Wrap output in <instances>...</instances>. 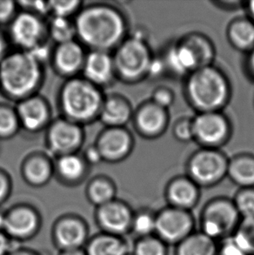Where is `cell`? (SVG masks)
Wrapping results in <instances>:
<instances>
[{
	"label": "cell",
	"mask_w": 254,
	"mask_h": 255,
	"mask_svg": "<svg viewBox=\"0 0 254 255\" xmlns=\"http://www.w3.org/2000/svg\"><path fill=\"white\" fill-rule=\"evenodd\" d=\"M74 25L76 36L91 51L117 48L128 37V24L124 14L106 4L85 7L79 11Z\"/></svg>",
	"instance_id": "1"
},
{
	"label": "cell",
	"mask_w": 254,
	"mask_h": 255,
	"mask_svg": "<svg viewBox=\"0 0 254 255\" xmlns=\"http://www.w3.org/2000/svg\"><path fill=\"white\" fill-rule=\"evenodd\" d=\"M184 94L196 114L223 112L232 100L233 87L226 73L213 64L186 77Z\"/></svg>",
	"instance_id": "2"
},
{
	"label": "cell",
	"mask_w": 254,
	"mask_h": 255,
	"mask_svg": "<svg viewBox=\"0 0 254 255\" xmlns=\"http://www.w3.org/2000/svg\"><path fill=\"white\" fill-rule=\"evenodd\" d=\"M41 79V65L25 51L5 55L0 61V87L12 99L32 96Z\"/></svg>",
	"instance_id": "3"
},
{
	"label": "cell",
	"mask_w": 254,
	"mask_h": 255,
	"mask_svg": "<svg viewBox=\"0 0 254 255\" xmlns=\"http://www.w3.org/2000/svg\"><path fill=\"white\" fill-rule=\"evenodd\" d=\"M60 107L65 119L77 124L100 117L104 99L100 87L83 79H71L60 93Z\"/></svg>",
	"instance_id": "4"
},
{
	"label": "cell",
	"mask_w": 254,
	"mask_h": 255,
	"mask_svg": "<svg viewBox=\"0 0 254 255\" xmlns=\"http://www.w3.org/2000/svg\"><path fill=\"white\" fill-rule=\"evenodd\" d=\"M241 220L233 199L214 197L206 201L199 213V231L220 242L234 235Z\"/></svg>",
	"instance_id": "5"
},
{
	"label": "cell",
	"mask_w": 254,
	"mask_h": 255,
	"mask_svg": "<svg viewBox=\"0 0 254 255\" xmlns=\"http://www.w3.org/2000/svg\"><path fill=\"white\" fill-rule=\"evenodd\" d=\"M154 53L148 41L128 36L115 49L114 56L116 75L128 84L147 79L148 69Z\"/></svg>",
	"instance_id": "6"
},
{
	"label": "cell",
	"mask_w": 254,
	"mask_h": 255,
	"mask_svg": "<svg viewBox=\"0 0 254 255\" xmlns=\"http://www.w3.org/2000/svg\"><path fill=\"white\" fill-rule=\"evenodd\" d=\"M229 157L221 149L199 147L186 160V176L202 188L219 185L227 177Z\"/></svg>",
	"instance_id": "7"
},
{
	"label": "cell",
	"mask_w": 254,
	"mask_h": 255,
	"mask_svg": "<svg viewBox=\"0 0 254 255\" xmlns=\"http://www.w3.org/2000/svg\"><path fill=\"white\" fill-rule=\"evenodd\" d=\"M192 122L194 141L200 147L221 149L230 141L233 125L223 112L196 114Z\"/></svg>",
	"instance_id": "8"
},
{
	"label": "cell",
	"mask_w": 254,
	"mask_h": 255,
	"mask_svg": "<svg viewBox=\"0 0 254 255\" xmlns=\"http://www.w3.org/2000/svg\"><path fill=\"white\" fill-rule=\"evenodd\" d=\"M195 231V218L190 211L166 206L156 212L155 235L168 247L179 245Z\"/></svg>",
	"instance_id": "9"
},
{
	"label": "cell",
	"mask_w": 254,
	"mask_h": 255,
	"mask_svg": "<svg viewBox=\"0 0 254 255\" xmlns=\"http://www.w3.org/2000/svg\"><path fill=\"white\" fill-rule=\"evenodd\" d=\"M41 224V216L36 208L19 204L5 212L3 233L13 242H26L38 235Z\"/></svg>",
	"instance_id": "10"
},
{
	"label": "cell",
	"mask_w": 254,
	"mask_h": 255,
	"mask_svg": "<svg viewBox=\"0 0 254 255\" xmlns=\"http://www.w3.org/2000/svg\"><path fill=\"white\" fill-rule=\"evenodd\" d=\"M52 239L59 252L85 249L90 239L89 227L79 215L65 214L53 223Z\"/></svg>",
	"instance_id": "11"
},
{
	"label": "cell",
	"mask_w": 254,
	"mask_h": 255,
	"mask_svg": "<svg viewBox=\"0 0 254 255\" xmlns=\"http://www.w3.org/2000/svg\"><path fill=\"white\" fill-rule=\"evenodd\" d=\"M167 71V76L185 80L190 73L201 68L199 57L184 37L170 42L159 52Z\"/></svg>",
	"instance_id": "12"
},
{
	"label": "cell",
	"mask_w": 254,
	"mask_h": 255,
	"mask_svg": "<svg viewBox=\"0 0 254 255\" xmlns=\"http://www.w3.org/2000/svg\"><path fill=\"white\" fill-rule=\"evenodd\" d=\"M134 211L124 200H115L97 207L95 220L101 233L125 237L130 234Z\"/></svg>",
	"instance_id": "13"
},
{
	"label": "cell",
	"mask_w": 254,
	"mask_h": 255,
	"mask_svg": "<svg viewBox=\"0 0 254 255\" xmlns=\"http://www.w3.org/2000/svg\"><path fill=\"white\" fill-rule=\"evenodd\" d=\"M134 128L141 137L146 139H156L165 134L170 124L169 110L164 109L146 100L134 112Z\"/></svg>",
	"instance_id": "14"
},
{
	"label": "cell",
	"mask_w": 254,
	"mask_h": 255,
	"mask_svg": "<svg viewBox=\"0 0 254 255\" xmlns=\"http://www.w3.org/2000/svg\"><path fill=\"white\" fill-rule=\"evenodd\" d=\"M44 32L45 27L39 16L29 11L17 14L10 21V38L25 52L43 43Z\"/></svg>",
	"instance_id": "15"
},
{
	"label": "cell",
	"mask_w": 254,
	"mask_h": 255,
	"mask_svg": "<svg viewBox=\"0 0 254 255\" xmlns=\"http://www.w3.org/2000/svg\"><path fill=\"white\" fill-rule=\"evenodd\" d=\"M96 146L104 160L120 162L127 159L134 148V138L126 128H108L98 139Z\"/></svg>",
	"instance_id": "16"
},
{
	"label": "cell",
	"mask_w": 254,
	"mask_h": 255,
	"mask_svg": "<svg viewBox=\"0 0 254 255\" xmlns=\"http://www.w3.org/2000/svg\"><path fill=\"white\" fill-rule=\"evenodd\" d=\"M50 148L60 156L74 153L82 144L84 133L80 125L61 119L55 121L47 135Z\"/></svg>",
	"instance_id": "17"
},
{
	"label": "cell",
	"mask_w": 254,
	"mask_h": 255,
	"mask_svg": "<svg viewBox=\"0 0 254 255\" xmlns=\"http://www.w3.org/2000/svg\"><path fill=\"white\" fill-rule=\"evenodd\" d=\"M164 196L169 207L192 212L199 205L201 188L188 176H175L166 184Z\"/></svg>",
	"instance_id": "18"
},
{
	"label": "cell",
	"mask_w": 254,
	"mask_h": 255,
	"mask_svg": "<svg viewBox=\"0 0 254 255\" xmlns=\"http://www.w3.org/2000/svg\"><path fill=\"white\" fill-rule=\"evenodd\" d=\"M84 79L98 87L109 86L117 77L114 56L109 52L91 51L82 68Z\"/></svg>",
	"instance_id": "19"
},
{
	"label": "cell",
	"mask_w": 254,
	"mask_h": 255,
	"mask_svg": "<svg viewBox=\"0 0 254 255\" xmlns=\"http://www.w3.org/2000/svg\"><path fill=\"white\" fill-rule=\"evenodd\" d=\"M19 125L29 131H37L44 128L50 116L48 106L41 98L28 97L20 100L16 110Z\"/></svg>",
	"instance_id": "20"
},
{
	"label": "cell",
	"mask_w": 254,
	"mask_h": 255,
	"mask_svg": "<svg viewBox=\"0 0 254 255\" xmlns=\"http://www.w3.org/2000/svg\"><path fill=\"white\" fill-rule=\"evenodd\" d=\"M86 54L82 45L72 40L58 45L52 54L57 70L66 76H72L82 70Z\"/></svg>",
	"instance_id": "21"
},
{
	"label": "cell",
	"mask_w": 254,
	"mask_h": 255,
	"mask_svg": "<svg viewBox=\"0 0 254 255\" xmlns=\"http://www.w3.org/2000/svg\"><path fill=\"white\" fill-rule=\"evenodd\" d=\"M134 112L125 97L114 95L105 99L100 117L108 128H126L132 121Z\"/></svg>",
	"instance_id": "22"
},
{
	"label": "cell",
	"mask_w": 254,
	"mask_h": 255,
	"mask_svg": "<svg viewBox=\"0 0 254 255\" xmlns=\"http://www.w3.org/2000/svg\"><path fill=\"white\" fill-rule=\"evenodd\" d=\"M227 41L233 48L247 54L254 49V21L247 15L230 21L227 27Z\"/></svg>",
	"instance_id": "23"
},
{
	"label": "cell",
	"mask_w": 254,
	"mask_h": 255,
	"mask_svg": "<svg viewBox=\"0 0 254 255\" xmlns=\"http://www.w3.org/2000/svg\"><path fill=\"white\" fill-rule=\"evenodd\" d=\"M86 255H130L131 247L125 237L99 233L85 247Z\"/></svg>",
	"instance_id": "24"
},
{
	"label": "cell",
	"mask_w": 254,
	"mask_h": 255,
	"mask_svg": "<svg viewBox=\"0 0 254 255\" xmlns=\"http://www.w3.org/2000/svg\"><path fill=\"white\" fill-rule=\"evenodd\" d=\"M227 177L239 188L254 186V155L241 152L229 158Z\"/></svg>",
	"instance_id": "25"
},
{
	"label": "cell",
	"mask_w": 254,
	"mask_h": 255,
	"mask_svg": "<svg viewBox=\"0 0 254 255\" xmlns=\"http://www.w3.org/2000/svg\"><path fill=\"white\" fill-rule=\"evenodd\" d=\"M219 242L195 231L175 247V255H217Z\"/></svg>",
	"instance_id": "26"
},
{
	"label": "cell",
	"mask_w": 254,
	"mask_h": 255,
	"mask_svg": "<svg viewBox=\"0 0 254 255\" xmlns=\"http://www.w3.org/2000/svg\"><path fill=\"white\" fill-rule=\"evenodd\" d=\"M23 175L25 181L31 186H45L50 181L52 175V167L47 159L34 156L25 161L23 167Z\"/></svg>",
	"instance_id": "27"
},
{
	"label": "cell",
	"mask_w": 254,
	"mask_h": 255,
	"mask_svg": "<svg viewBox=\"0 0 254 255\" xmlns=\"http://www.w3.org/2000/svg\"><path fill=\"white\" fill-rule=\"evenodd\" d=\"M116 193L115 184L107 178L93 179L86 188V197L96 208L117 199Z\"/></svg>",
	"instance_id": "28"
},
{
	"label": "cell",
	"mask_w": 254,
	"mask_h": 255,
	"mask_svg": "<svg viewBox=\"0 0 254 255\" xmlns=\"http://www.w3.org/2000/svg\"><path fill=\"white\" fill-rule=\"evenodd\" d=\"M183 37L195 51L201 67L213 65L216 57V48L213 40L207 35L199 31H192Z\"/></svg>",
	"instance_id": "29"
},
{
	"label": "cell",
	"mask_w": 254,
	"mask_h": 255,
	"mask_svg": "<svg viewBox=\"0 0 254 255\" xmlns=\"http://www.w3.org/2000/svg\"><path fill=\"white\" fill-rule=\"evenodd\" d=\"M57 172L63 181H80L86 172V161L75 153L60 156L57 161Z\"/></svg>",
	"instance_id": "30"
},
{
	"label": "cell",
	"mask_w": 254,
	"mask_h": 255,
	"mask_svg": "<svg viewBox=\"0 0 254 255\" xmlns=\"http://www.w3.org/2000/svg\"><path fill=\"white\" fill-rule=\"evenodd\" d=\"M156 230V212L143 207L134 211L130 234L136 238H144L155 235Z\"/></svg>",
	"instance_id": "31"
},
{
	"label": "cell",
	"mask_w": 254,
	"mask_h": 255,
	"mask_svg": "<svg viewBox=\"0 0 254 255\" xmlns=\"http://www.w3.org/2000/svg\"><path fill=\"white\" fill-rule=\"evenodd\" d=\"M231 238L247 255H254V218L242 219Z\"/></svg>",
	"instance_id": "32"
},
{
	"label": "cell",
	"mask_w": 254,
	"mask_h": 255,
	"mask_svg": "<svg viewBox=\"0 0 254 255\" xmlns=\"http://www.w3.org/2000/svg\"><path fill=\"white\" fill-rule=\"evenodd\" d=\"M130 255H168V246L155 235L136 239Z\"/></svg>",
	"instance_id": "33"
},
{
	"label": "cell",
	"mask_w": 254,
	"mask_h": 255,
	"mask_svg": "<svg viewBox=\"0 0 254 255\" xmlns=\"http://www.w3.org/2000/svg\"><path fill=\"white\" fill-rule=\"evenodd\" d=\"M49 33L58 45L72 41L76 37L74 22L65 17H52L49 25Z\"/></svg>",
	"instance_id": "34"
},
{
	"label": "cell",
	"mask_w": 254,
	"mask_h": 255,
	"mask_svg": "<svg viewBox=\"0 0 254 255\" xmlns=\"http://www.w3.org/2000/svg\"><path fill=\"white\" fill-rule=\"evenodd\" d=\"M233 200L241 219L254 218V186L239 188Z\"/></svg>",
	"instance_id": "35"
},
{
	"label": "cell",
	"mask_w": 254,
	"mask_h": 255,
	"mask_svg": "<svg viewBox=\"0 0 254 255\" xmlns=\"http://www.w3.org/2000/svg\"><path fill=\"white\" fill-rule=\"evenodd\" d=\"M16 111L0 107V137L7 138L17 131L19 127Z\"/></svg>",
	"instance_id": "36"
},
{
	"label": "cell",
	"mask_w": 254,
	"mask_h": 255,
	"mask_svg": "<svg viewBox=\"0 0 254 255\" xmlns=\"http://www.w3.org/2000/svg\"><path fill=\"white\" fill-rule=\"evenodd\" d=\"M172 135L176 140L182 143L194 141L192 117L178 119L172 126Z\"/></svg>",
	"instance_id": "37"
},
{
	"label": "cell",
	"mask_w": 254,
	"mask_h": 255,
	"mask_svg": "<svg viewBox=\"0 0 254 255\" xmlns=\"http://www.w3.org/2000/svg\"><path fill=\"white\" fill-rule=\"evenodd\" d=\"M80 4V1H49L50 13H52V17L69 18L78 11Z\"/></svg>",
	"instance_id": "38"
},
{
	"label": "cell",
	"mask_w": 254,
	"mask_h": 255,
	"mask_svg": "<svg viewBox=\"0 0 254 255\" xmlns=\"http://www.w3.org/2000/svg\"><path fill=\"white\" fill-rule=\"evenodd\" d=\"M150 100L158 107L169 110L175 101V93L167 86H158L151 93Z\"/></svg>",
	"instance_id": "39"
},
{
	"label": "cell",
	"mask_w": 254,
	"mask_h": 255,
	"mask_svg": "<svg viewBox=\"0 0 254 255\" xmlns=\"http://www.w3.org/2000/svg\"><path fill=\"white\" fill-rule=\"evenodd\" d=\"M165 76H167V71L164 60L160 54H154L149 66L147 79L159 80Z\"/></svg>",
	"instance_id": "40"
},
{
	"label": "cell",
	"mask_w": 254,
	"mask_h": 255,
	"mask_svg": "<svg viewBox=\"0 0 254 255\" xmlns=\"http://www.w3.org/2000/svg\"><path fill=\"white\" fill-rule=\"evenodd\" d=\"M217 255H248L244 251H242L235 243L233 239H225L219 242L218 253Z\"/></svg>",
	"instance_id": "41"
},
{
	"label": "cell",
	"mask_w": 254,
	"mask_h": 255,
	"mask_svg": "<svg viewBox=\"0 0 254 255\" xmlns=\"http://www.w3.org/2000/svg\"><path fill=\"white\" fill-rule=\"evenodd\" d=\"M19 4L26 9V11L36 14L38 16L41 15H47L50 13V8H49V2H43V1H24L19 2Z\"/></svg>",
	"instance_id": "42"
},
{
	"label": "cell",
	"mask_w": 254,
	"mask_h": 255,
	"mask_svg": "<svg viewBox=\"0 0 254 255\" xmlns=\"http://www.w3.org/2000/svg\"><path fill=\"white\" fill-rule=\"evenodd\" d=\"M16 11V3L9 0H0V23L13 19Z\"/></svg>",
	"instance_id": "43"
},
{
	"label": "cell",
	"mask_w": 254,
	"mask_h": 255,
	"mask_svg": "<svg viewBox=\"0 0 254 255\" xmlns=\"http://www.w3.org/2000/svg\"><path fill=\"white\" fill-rule=\"evenodd\" d=\"M26 52L40 65L42 63L45 62V60H47L49 57L51 56V51L49 49L48 45H45L44 43L36 45L35 47Z\"/></svg>",
	"instance_id": "44"
},
{
	"label": "cell",
	"mask_w": 254,
	"mask_h": 255,
	"mask_svg": "<svg viewBox=\"0 0 254 255\" xmlns=\"http://www.w3.org/2000/svg\"><path fill=\"white\" fill-rule=\"evenodd\" d=\"M214 6L224 10H238L244 8L246 6L247 1H241V0H220V1H212Z\"/></svg>",
	"instance_id": "45"
},
{
	"label": "cell",
	"mask_w": 254,
	"mask_h": 255,
	"mask_svg": "<svg viewBox=\"0 0 254 255\" xmlns=\"http://www.w3.org/2000/svg\"><path fill=\"white\" fill-rule=\"evenodd\" d=\"M17 242L10 240L3 232L0 231V255H8L17 248Z\"/></svg>",
	"instance_id": "46"
},
{
	"label": "cell",
	"mask_w": 254,
	"mask_h": 255,
	"mask_svg": "<svg viewBox=\"0 0 254 255\" xmlns=\"http://www.w3.org/2000/svg\"><path fill=\"white\" fill-rule=\"evenodd\" d=\"M10 182L8 177L0 172V206L6 201L10 193Z\"/></svg>",
	"instance_id": "47"
},
{
	"label": "cell",
	"mask_w": 254,
	"mask_h": 255,
	"mask_svg": "<svg viewBox=\"0 0 254 255\" xmlns=\"http://www.w3.org/2000/svg\"><path fill=\"white\" fill-rule=\"evenodd\" d=\"M103 160L102 154L100 153V150L98 149L96 145L86 149V152H85V161L86 162L92 164V165H97Z\"/></svg>",
	"instance_id": "48"
},
{
	"label": "cell",
	"mask_w": 254,
	"mask_h": 255,
	"mask_svg": "<svg viewBox=\"0 0 254 255\" xmlns=\"http://www.w3.org/2000/svg\"><path fill=\"white\" fill-rule=\"evenodd\" d=\"M244 68L246 74L254 82V49L246 54Z\"/></svg>",
	"instance_id": "49"
},
{
	"label": "cell",
	"mask_w": 254,
	"mask_h": 255,
	"mask_svg": "<svg viewBox=\"0 0 254 255\" xmlns=\"http://www.w3.org/2000/svg\"><path fill=\"white\" fill-rule=\"evenodd\" d=\"M8 255H47L45 253L35 250V249H27V248H21L17 247L13 249Z\"/></svg>",
	"instance_id": "50"
},
{
	"label": "cell",
	"mask_w": 254,
	"mask_h": 255,
	"mask_svg": "<svg viewBox=\"0 0 254 255\" xmlns=\"http://www.w3.org/2000/svg\"><path fill=\"white\" fill-rule=\"evenodd\" d=\"M245 10L247 11V16L250 17L252 20L254 21V1H247Z\"/></svg>",
	"instance_id": "51"
},
{
	"label": "cell",
	"mask_w": 254,
	"mask_h": 255,
	"mask_svg": "<svg viewBox=\"0 0 254 255\" xmlns=\"http://www.w3.org/2000/svg\"><path fill=\"white\" fill-rule=\"evenodd\" d=\"M59 255H86L85 249H74V250H67V251H61Z\"/></svg>",
	"instance_id": "52"
},
{
	"label": "cell",
	"mask_w": 254,
	"mask_h": 255,
	"mask_svg": "<svg viewBox=\"0 0 254 255\" xmlns=\"http://www.w3.org/2000/svg\"><path fill=\"white\" fill-rule=\"evenodd\" d=\"M5 49H6V44L3 37L0 35V61L5 57Z\"/></svg>",
	"instance_id": "53"
},
{
	"label": "cell",
	"mask_w": 254,
	"mask_h": 255,
	"mask_svg": "<svg viewBox=\"0 0 254 255\" xmlns=\"http://www.w3.org/2000/svg\"><path fill=\"white\" fill-rule=\"evenodd\" d=\"M4 222H5V212L0 211V231L3 232Z\"/></svg>",
	"instance_id": "54"
}]
</instances>
